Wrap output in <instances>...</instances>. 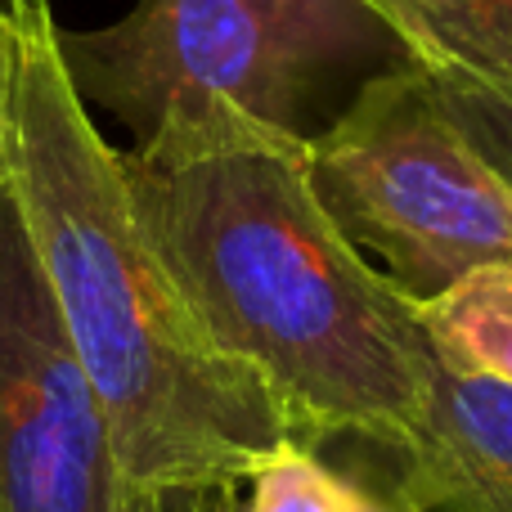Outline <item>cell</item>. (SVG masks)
Returning a JSON list of instances; mask_svg holds the SVG:
<instances>
[{
	"instance_id": "6da1fadb",
	"label": "cell",
	"mask_w": 512,
	"mask_h": 512,
	"mask_svg": "<svg viewBox=\"0 0 512 512\" xmlns=\"http://www.w3.org/2000/svg\"><path fill=\"white\" fill-rule=\"evenodd\" d=\"M5 158L14 203L68 346L126 477L149 495L234 490L301 441L270 387L189 306L140 221L126 162L99 135L45 0H0Z\"/></svg>"
},
{
	"instance_id": "7a4b0ae2",
	"label": "cell",
	"mask_w": 512,
	"mask_h": 512,
	"mask_svg": "<svg viewBox=\"0 0 512 512\" xmlns=\"http://www.w3.org/2000/svg\"><path fill=\"white\" fill-rule=\"evenodd\" d=\"M122 162L189 306L279 396L301 445L396 450L414 432L432 346L328 212L306 135L221 113L153 131Z\"/></svg>"
},
{
	"instance_id": "3957f363",
	"label": "cell",
	"mask_w": 512,
	"mask_h": 512,
	"mask_svg": "<svg viewBox=\"0 0 512 512\" xmlns=\"http://www.w3.org/2000/svg\"><path fill=\"white\" fill-rule=\"evenodd\" d=\"M328 212L409 301L486 265H512V185L436 104L423 68L369 81L310 140Z\"/></svg>"
},
{
	"instance_id": "277c9868",
	"label": "cell",
	"mask_w": 512,
	"mask_h": 512,
	"mask_svg": "<svg viewBox=\"0 0 512 512\" xmlns=\"http://www.w3.org/2000/svg\"><path fill=\"white\" fill-rule=\"evenodd\" d=\"M81 95L108 104L135 140L243 113L297 131L319 59L256 0H140L122 23L63 36Z\"/></svg>"
},
{
	"instance_id": "5b68a950",
	"label": "cell",
	"mask_w": 512,
	"mask_h": 512,
	"mask_svg": "<svg viewBox=\"0 0 512 512\" xmlns=\"http://www.w3.org/2000/svg\"><path fill=\"white\" fill-rule=\"evenodd\" d=\"M117 459L41 265L0 185V512H153Z\"/></svg>"
},
{
	"instance_id": "8992f818",
	"label": "cell",
	"mask_w": 512,
	"mask_h": 512,
	"mask_svg": "<svg viewBox=\"0 0 512 512\" xmlns=\"http://www.w3.org/2000/svg\"><path fill=\"white\" fill-rule=\"evenodd\" d=\"M387 454L396 512H512V387L432 351L418 423Z\"/></svg>"
},
{
	"instance_id": "52a82bcc",
	"label": "cell",
	"mask_w": 512,
	"mask_h": 512,
	"mask_svg": "<svg viewBox=\"0 0 512 512\" xmlns=\"http://www.w3.org/2000/svg\"><path fill=\"white\" fill-rule=\"evenodd\" d=\"M418 68L512 81V0H360Z\"/></svg>"
},
{
	"instance_id": "ba28073f",
	"label": "cell",
	"mask_w": 512,
	"mask_h": 512,
	"mask_svg": "<svg viewBox=\"0 0 512 512\" xmlns=\"http://www.w3.org/2000/svg\"><path fill=\"white\" fill-rule=\"evenodd\" d=\"M414 319L441 360L512 387V265H486L427 301Z\"/></svg>"
},
{
	"instance_id": "9c48e42d",
	"label": "cell",
	"mask_w": 512,
	"mask_h": 512,
	"mask_svg": "<svg viewBox=\"0 0 512 512\" xmlns=\"http://www.w3.org/2000/svg\"><path fill=\"white\" fill-rule=\"evenodd\" d=\"M194 512H396L382 495L328 468L315 445H283L243 486L198 495Z\"/></svg>"
},
{
	"instance_id": "30bf717a",
	"label": "cell",
	"mask_w": 512,
	"mask_h": 512,
	"mask_svg": "<svg viewBox=\"0 0 512 512\" xmlns=\"http://www.w3.org/2000/svg\"><path fill=\"white\" fill-rule=\"evenodd\" d=\"M436 104L454 117L463 135L504 171L512 185V81L481 77L463 68H423Z\"/></svg>"
},
{
	"instance_id": "8fae6325",
	"label": "cell",
	"mask_w": 512,
	"mask_h": 512,
	"mask_svg": "<svg viewBox=\"0 0 512 512\" xmlns=\"http://www.w3.org/2000/svg\"><path fill=\"white\" fill-rule=\"evenodd\" d=\"M256 5L279 14L319 63L355 50L378 23L360 0H256Z\"/></svg>"
},
{
	"instance_id": "7c38bea8",
	"label": "cell",
	"mask_w": 512,
	"mask_h": 512,
	"mask_svg": "<svg viewBox=\"0 0 512 512\" xmlns=\"http://www.w3.org/2000/svg\"><path fill=\"white\" fill-rule=\"evenodd\" d=\"M198 495H158V504H153V512H194Z\"/></svg>"
},
{
	"instance_id": "4fadbf2b",
	"label": "cell",
	"mask_w": 512,
	"mask_h": 512,
	"mask_svg": "<svg viewBox=\"0 0 512 512\" xmlns=\"http://www.w3.org/2000/svg\"><path fill=\"white\" fill-rule=\"evenodd\" d=\"M0 158H5V36H0Z\"/></svg>"
}]
</instances>
